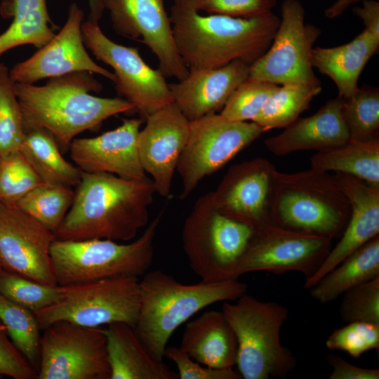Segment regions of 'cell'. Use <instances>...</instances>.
<instances>
[{
  "label": "cell",
  "mask_w": 379,
  "mask_h": 379,
  "mask_svg": "<svg viewBox=\"0 0 379 379\" xmlns=\"http://www.w3.org/2000/svg\"><path fill=\"white\" fill-rule=\"evenodd\" d=\"M76 187L56 239L129 241L147 225L157 193L151 178L131 180L108 173L82 171Z\"/></svg>",
  "instance_id": "6da1fadb"
},
{
  "label": "cell",
  "mask_w": 379,
  "mask_h": 379,
  "mask_svg": "<svg viewBox=\"0 0 379 379\" xmlns=\"http://www.w3.org/2000/svg\"><path fill=\"white\" fill-rule=\"evenodd\" d=\"M102 88V84L88 72L50 78L39 86L14 84L25 131L44 129L62 149L69 147L77 135L98 127L107 119L134 111L133 106L121 97L91 94Z\"/></svg>",
  "instance_id": "7a4b0ae2"
},
{
  "label": "cell",
  "mask_w": 379,
  "mask_h": 379,
  "mask_svg": "<svg viewBox=\"0 0 379 379\" xmlns=\"http://www.w3.org/2000/svg\"><path fill=\"white\" fill-rule=\"evenodd\" d=\"M178 51L191 69H215L239 60L250 65L270 46L279 23L272 13L243 18L171 6L169 15Z\"/></svg>",
  "instance_id": "3957f363"
},
{
  "label": "cell",
  "mask_w": 379,
  "mask_h": 379,
  "mask_svg": "<svg viewBox=\"0 0 379 379\" xmlns=\"http://www.w3.org/2000/svg\"><path fill=\"white\" fill-rule=\"evenodd\" d=\"M139 286L135 330L149 354L160 361L169 338L182 324L208 305L236 300L247 290L237 279L183 284L159 270L146 272Z\"/></svg>",
  "instance_id": "277c9868"
},
{
  "label": "cell",
  "mask_w": 379,
  "mask_h": 379,
  "mask_svg": "<svg viewBox=\"0 0 379 379\" xmlns=\"http://www.w3.org/2000/svg\"><path fill=\"white\" fill-rule=\"evenodd\" d=\"M350 201L333 175L312 168L277 172L271 205L273 224L331 240L350 218Z\"/></svg>",
  "instance_id": "5b68a950"
},
{
  "label": "cell",
  "mask_w": 379,
  "mask_h": 379,
  "mask_svg": "<svg viewBox=\"0 0 379 379\" xmlns=\"http://www.w3.org/2000/svg\"><path fill=\"white\" fill-rule=\"evenodd\" d=\"M222 312L237 338L236 365L241 378H285L295 369L297 359L280 340L288 317L285 306L244 293L235 303L225 301Z\"/></svg>",
  "instance_id": "8992f818"
},
{
  "label": "cell",
  "mask_w": 379,
  "mask_h": 379,
  "mask_svg": "<svg viewBox=\"0 0 379 379\" xmlns=\"http://www.w3.org/2000/svg\"><path fill=\"white\" fill-rule=\"evenodd\" d=\"M165 208L139 238L128 244L102 239H55L51 246V257L58 285L78 284L121 276H143L152 262L154 239Z\"/></svg>",
  "instance_id": "52a82bcc"
},
{
  "label": "cell",
  "mask_w": 379,
  "mask_h": 379,
  "mask_svg": "<svg viewBox=\"0 0 379 379\" xmlns=\"http://www.w3.org/2000/svg\"><path fill=\"white\" fill-rule=\"evenodd\" d=\"M255 229L221 213L211 191L200 197L185 220L182 243L202 281L237 279L236 271Z\"/></svg>",
  "instance_id": "ba28073f"
},
{
  "label": "cell",
  "mask_w": 379,
  "mask_h": 379,
  "mask_svg": "<svg viewBox=\"0 0 379 379\" xmlns=\"http://www.w3.org/2000/svg\"><path fill=\"white\" fill-rule=\"evenodd\" d=\"M62 286L58 302L34 312L41 328L60 321L93 328L123 322L135 328L140 308L138 278L121 276Z\"/></svg>",
  "instance_id": "9c48e42d"
},
{
  "label": "cell",
  "mask_w": 379,
  "mask_h": 379,
  "mask_svg": "<svg viewBox=\"0 0 379 379\" xmlns=\"http://www.w3.org/2000/svg\"><path fill=\"white\" fill-rule=\"evenodd\" d=\"M266 131L253 121H237L213 113L190 121L187 141L176 171L185 199L206 176L233 159Z\"/></svg>",
  "instance_id": "30bf717a"
},
{
  "label": "cell",
  "mask_w": 379,
  "mask_h": 379,
  "mask_svg": "<svg viewBox=\"0 0 379 379\" xmlns=\"http://www.w3.org/2000/svg\"><path fill=\"white\" fill-rule=\"evenodd\" d=\"M299 0H284L281 18L268 49L250 66L248 78L281 85H321L312 52L321 30L305 23Z\"/></svg>",
  "instance_id": "8fae6325"
},
{
  "label": "cell",
  "mask_w": 379,
  "mask_h": 379,
  "mask_svg": "<svg viewBox=\"0 0 379 379\" xmlns=\"http://www.w3.org/2000/svg\"><path fill=\"white\" fill-rule=\"evenodd\" d=\"M81 33L86 48L113 69L119 97L128 101L142 119L173 102L166 77L143 60L138 48L112 41L98 23L88 20L83 22Z\"/></svg>",
  "instance_id": "7c38bea8"
},
{
  "label": "cell",
  "mask_w": 379,
  "mask_h": 379,
  "mask_svg": "<svg viewBox=\"0 0 379 379\" xmlns=\"http://www.w3.org/2000/svg\"><path fill=\"white\" fill-rule=\"evenodd\" d=\"M104 329L60 321L41 338L38 379H110Z\"/></svg>",
  "instance_id": "4fadbf2b"
},
{
  "label": "cell",
  "mask_w": 379,
  "mask_h": 379,
  "mask_svg": "<svg viewBox=\"0 0 379 379\" xmlns=\"http://www.w3.org/2000/svg\"><path fill=\"white\" fill-rule=\"evenodd\" d=\"M332 240L290 230L274 224L256 229L239 264L235 277L265 271L297 272L311 277L332 248Z\"/></svg>",
  "instance_id": "5bb4252c"
},
{
  "label": "cell",
  "mask_w": 379,
  "mask_h": 379,
  "mask_svg": "<svg viewBox=\"0 0 379 379\" xmlns=\"http://www.w3.org/2000/svg\"><path fill=\"white\" fill-rule=\"evenodd\" d=\"M55 236L15 204L0 201V265L37 282L57 286L51 257Z\"/></svg>",
  "instance_id": "9a60e30c"
},
{
  "label": "cell",
  "mask_w": 379,
  "mask_h": 379,
  "mask_svg": "<svg viewBox=\"0 0 379 379\" xmlns=\"http://www.w3.org/2000/svg\"><path fill=\"white\" fill-rule=\"evenodd\" d=\"M114 31L145 44L166 78L184 79L189 68L180 57L164 0H104Z\"/></svg>",
  "instance_id": "2e32d148"
},
{
  "label": "cell",
  "mask_w": 379,
  "mask_h": 379,
  "mask_svg": "<svg viewBox=\"0 0 379 379\" xmlns=\"http://www.w3.org/2000/svg\"><path fill=\"white\" fill-rule=\"evenodd\" d=\"M277 172L274 164L262 157L232 165L211 191L215 206L255 230L273 224L271 205Z\"/></svg>",
  "instance_id": "e0dca14e"
},
{
  "label": "cell",
  "mask_w": 379,
  "mask_h": 379,
  "mask_svg": "<svg viewBox=\"0 0 379 379\" xmlns=\"http://www.w3.org/2000/svg\"><path fill=\"white\" fill-rule=\"evenodd\" d=\"M84 19L83 10L77 3H72L67 21L59 32L30 58L9 70L12 80L16 83L34 84L46 78L88 72L114 82V73L95 63L86 51L81 33Z\"/></svg>",
  "instance_id": "ac0fdd59"
},
{
  "label": "cell",
  "mask_w": 379,
  "mask_h": 379,
  "mask_svg": "<svg viewBox=\"0 0 379 379\" xmlns=\"http://www.w3.org/2000/svg\"><path fill=\"white\" fill-rule=\"evenodd\" d=\"M145 121L137 138L140 161L145 173L150 175L157 193L167 197L187 141L190 121L174 102Z\"/></svg>",
  "instance_id": "d6986e66"
},
{
  "label": "cell",
  "mask_w": 379,
  "mask_h": 379,
  "mask_svg": "<svg viewBox=\"0 0 379 379\" xmlns=\"http://www.w3.org/2000/svg\"><path fill=\"white\" fill-rule=\"evenodd\" d=\"M141 117L124 119L117 128L93 138H74L70 157L83 172L108 173L131 180L147 177L137 146Z\"/></svg>",
  "instance_id": "ffe728a7"
},
{
  "label": "cell",
  "mask_w": 379,
  "mask_h": 379,
  "mask_svg": "<svg viewBox=\"0 0 379 379\" xmlns=\"http://www.w3.org/2000/svg\"><path fill=\"white\" fill-rule=\"evenodd\" d=\"M334 178L347 197L351 213L335 246H332L317 272L304 284L310 288L349 255L379 234V187L354 176L335 173Z\"/></svg>",
  "instance_id": "44dd1931"
},
{
  "label": "cell",
  "mask_w": 379,
  "mask_h": 379,
  "mask_svg": "<svg viewBox=\"0 0 379 379\" xmlns=\"http://www.w3.org/2000/svg\"><path fill=\"white\" fill-rule=\"evenodd\" d=\"M250 65L239 60L215 69H191L168 84L173 102L194 121L222 109L234 90L248 78Z\"/></svg>",
  "instance_id": "7402d4cb"
},
{
  "label": "cell",
  "mask_w": 379,
  "mask_h": 379,
  "mask_svg": "<svg viewBox=\"0 0 379 379\" xmlns=\"http://www.w3.org/2000/svg\"><path fill=\"white\" fill-rule=\"evenodd\" d=\"M343 98L330 99L312 115L298 117L279 134L267 138L265 145L276 156L297 151H324L346 144L350 135L343 113Z\"/></svg>",
  "instance_id": "603a6c76"
},
{
  "label": "cell",
  "mask_w": 379,
  "mask_h": 379,
  "mask_svg": "<svg viewBox=\"0 0 379 379\" xmlns=\"http://www.w3.org/2000/svg\"><path fill=\"white\" fill-rule=\"evenodd\" d=\"M194 361L214 368L236 365L237 341L222 312H204L185 326L179 347Z\"/></svg>",
  "instance_id": "cb8c5ba5"
},
{
  "label": "cell",
  "mask_w": 379,
  "mask_h": 379,
  "mask_svg": "<svg viewBox=\"0 0 379 379\" xmlns=\"http://www.w3.org/2000/svg\"><path fill=\"white\" fill-rule=\"evenodd\" d=\"M110 379H178L163 361L155 360L138 336L135 328L123 322L104 329Z\"/></svg>",
  "instance_id": "d4e9b609"
},
{
  "label": "cell",
  "mask_w": 379,
  "mask_h": 379,
  "mask_svg": "<svg viewBox=\"0 0 379 379\" xmlns=\"http://www.w3.org/2000/svg\"><path fill=\"white\" fill-rule=\"evenodd\" d=\"M379 47V37L364 29L351 41L335 47H316L312 64L335 84L338 95L346 98L357 89L359 76Z\"/></svg>",
  "instance_id": "484cf974"
},
{
  "label": "cell",
  "mask_w": 379,
  "mask_h": 379,
  "mask_svg": "<svg viewBox=\"0 0 379 379\" xmlns=\"http://www.w3.org/2000/svg\"><path fill=\"white\" fill-rule=\"evenodd\" d=\"M379 277V236L343 260L310 288L311 296L322 304L349 289Z\"/></svg>",
  "instance_id": "4316f807"
},
{
  "label": "cell",
  "mask_w": 379,
  "mask_h": 379,
  "mask_svg": "<svg viewBox=\"0 0 379 379\" xmlns=\"http://www.w3.org/2000/svg\"><path fill=\"white\" fill-rule=\"evenodd\" d=\"M25 132L20 152L41 180L51 185L77 187L82 171L62 157L53 137L41 128Z\"/></svg>",
  "instance_id": "83f0119b"
},
{
  "label": "cell",
  "mask_w": 379,
  "mask_h": 379,
  "mask_svg": "<svg viewBox=\"0 0 379 379\" xmlns=\"http://www.w3.org/2000/svg\"><path fill=\"white\" fill-rule=\"evenodd\" d=\"M311 168L354 176L379 187V140L351 142L317 152L311 158Z\"/></svg>",
  "instance_id": "f1b7e54d"
},
{
  "label": "cell",
  "mask_w": 379,
  "mask_h": 379,
  "mask_svg": "<svg viewBox=\"0 0 379 379\" xmlns=\"http://www.w3.org/2000/svg\"><path fill=\"white\" fill-rule=\"evenodd\" d=\"M321 90V85L278 86L253 121L266 131L284 128L310 107Z\"/></svg>",
  "instance_id": "f546056e"
},
{
  "label": "cell",
  "mask_w": 379,
  "mask_h": 379,
  "mask_svg": "<svg viewBox=\"0 0 379 379\" xmlns=\"http://www.w3.org/2000/svg\"><path fill=\"white\" fill-rule=\"evenodd\" d=\"M342 113L351 142L379 140V88L363 85L343 98Z\"/></svg>",
  "instance_id": "4dcf8cb0"
},
{
  "label": "cell",
  "mask_w": 379,
  "mask_h": 379,
  "mask_svg": "<svg viewBox=\"0 0 379 379\" xmlns=\"http://www.w3.org/2000/svg\"><path fill=\"white\" fill-rule=\"evenodd\" d=\"M74 195L71 187L43 183L15 205L55 234L72 206Z\"/></svg>",
  "instance_id": "1f68e13d"
},
{
  "label": "cell",
  "mask_w": 379,
  "mask_h": 379,
  "mask_svg": "<svg viewBox=\"0 0 379 379\" xmlns=\"http://www.w3.org/2000/svg\"><path fill=\"white\" fill-rule=\"evenodd\" d=\"M0 320L10 339L33 366L39 363V325L34 312L0 294Z\"/></svg>",
  "instance_id": "d6a6232c"
},
{
  "label": "cell",
  "mask_w": 379,
  "mask_h": 379,
  "mask_svg": "<svg viewBox=\"0 0 379 379\" xmlns=\"http://www.w3.org/2000/svg\"><path fill=\"white\" fill-rule=\"evenodd\" d=\"M13 21L8 29L0 34V56L6 51L19 46L31 44L40 48L55 34L47 6L11 15Z\"/></svg>",
  "instance_id": "836d02e7"
},
{
  "label": "cell",
  "mask_w": 379,
  "mask_h": 379,
  "mask_svg": "<svg viewBox=\"0 0 379 379\" xmlns=\"http://www.w3.org/2000/svg\"><path fill=\"white\" fill-rule=\"evenodd\" d=\"M14 84L0 62V157L20 151L26 135Z\"/></svg>",
  "instance_id": "e575fe53"
},
{
  "label": "cell",
  "mask_w": 379,
  "mask_h": 379,
  "mask_svg": "<svg viewBox=\"0 0 379 379\" xmlns=\"http://www.w3.org/2000/svg\"><path fill=\"white\" fill-rule=\"evenodd\" d=\"M64 286H49L2 270L0 294L33 312L49 307L62 297Z\"/></svg>",
  "instance_id": "d590c367"
},
{
  "label": "cell",
  "mask_w": 379,
  "mask_h": 379,
  "mask_svg": "<svg viewBox=\"0 0 379 379\" xmlns=\"http://www.w3.org/2000/svg\"><path fill=\"white\" fill-rule=\"evenodd\" d=\"M44 183L20 151L0 157V201L15 204Z\"/></svg>",
  "instance_id": "8d00e7d4"
},
{
  "label": "cell",
  "mask_w": 379,
  "mask_h": 379,
  "mask_svg": "<svg viewBox=\"0 0 379 379\" xmlns=\"http://www.w3.org/2000/svg\"><path fill=\"white\" fill-rule=\"evenodd\" d=\"M278 85L248 78L232 93L220 114L237 121H253Z\"/></svg>",
  "instance_id": "74e56055"
},
{
  "label": "cell",
  "mask_w": 379,
  "mask_h": 379,
  "mask_svg": "<svg viewBox=\"0 0 379 379\" xmlns=\"http://www.w3.org/2000/svg\"><path fill=\"white\" fill-rule=\"evenodd\" d=\"M334 330L326 340L331 350L344 351L354 359L365 352L379 348V324L352 321Z\"/></svg>",
  "instance_id": "f35d334b"
},
{
  "label": "cell",
  "mask_w": 379,
  "mask_h": 379,
  "mask_svg": "<svg viewBox=\"0 0 379 379\" xmlns=\"http://www.w3.org/2000/svg\"><path fill=\"white\" fill-rule=\"evenodd\" d=\"M342 295L340 313L344 323L379 324V277L349 289Z\"/></svg>",
  "instance_id": "ab89813d"
},
{
  "label": "cell",
  "mask_w": 379,
  "mask_h": 379,
  "mask_svg": "<svg viewBox=\"0 0 379 379\" xmlns=\"http://www.w3.org/2000/svg\"><path fill=\"white\" fill-rule=\"evenodd\" d=\"M164 356L173 361L179 379H239V372L230 368H214L203 365L190 357L180 347H166Z\"/></svg>",
  "instance_id": "60d3db41"
},
{
  "label": "cell",
  "mask_w": 379,
  "mask_h": 379,
  "mask_svg": "<svg viewBox=\"0 0 379 379\" xmlns=\"http://www.w3.org/2000/svg\"><path fill=\"white\" fill-rule=\"evenodd\" d=\"M277 0H208L200 11L237 18H253L272 12Z\"/></svg>",
  "instance_id": "b9f144b4"
},
{
  "label": "cell",
  "mask_w": 379,
  "mask_h": 379,
  "mask_svg": "<svg viewBox=\"0 0 379 379\" xmlns=\"http://www.w3.org/2000/svg\"><path fill=\"white\" fill-rule=\"evenodd\" d=\"M0 375L14 379L36 378L33 366L8 338L4 329L0 328Z\"/></svg>",
  "instance_id": "7bdbcfd3"
},
{
  "label": "cell",
  "mask_w": 379,
  "mask_h": 379,
  "mask_svg": "<svg viewBox=\"0 0 379 379\" xmlns=\"http://www.w3.org/2000/svg\"><path fill=\"white\" fill-rule=\"evenodd\" d=\"M326 359L333 368L329 379L379 378V369L378 368H366L357 366L335 354H328Z\"/></svg>",
  "instance_id": "ee69618b"
},
{
  "label": "cell",
  "mask_w": 379,
  "mask_h": 379,
  "mask_svg": "<svg viewBox=\"0 0 379 379\" xmlns=\"http://www.w3.org/2000/svg\"><path fill=\"white\" fill-rule=\"evenodd\" d=\"M353 13L361 20L365 29L379 37V2L375 0H363L361 6L352 9Z\"/></svg>",
  "instance_id": "f6af8a7d"
},
{
  "label": "cell",
  "mask_w": 379,
  "mask_h": 379,
  "mask_svg": "<svg viewBox=\"0 0 379 379\" xmlns=\"http://www.w3.org/2000/svg\"><path fill=\"white\" fill-rule=\"evenodd\" d=\"M361 0H336L331 6L325 10V15L333 19L341 15L350 6Z\"/></svg>",
  "instance_id": "bcb514c9"
},
{
  "label": "cell",
  "mask_w": 379,
  "mask_h": 379,
  "mask_svg": "<svg viewBox=\"0 0 379 379\" xmlns=\"http://www.w3.org/2000/svg\"><path fill=\"white\" fill-rule=\"evenodd\" d=\"M89 7L88 20L98 23L104 13V0H87Z\"/></svg>",
  "instance_id": "7dc6e473"
},
{
  "label": "cell",
  "mask_w": 379,
  "mask_h": 379,
  "mask_svg": "<svg viewBox=\"0 0 379 379\" xmlns=\"http://www.w3.org/2000/svg\"><path fill=\"white\" fill-rule=\"evenodd\" d=\"M208 0H172L173 6L178 8L200 12L202 6Z\"/></svg>",
  "instance_id": "c3c4849f"
},
{
  "label": "cell",
  "mask_w": 379,
  "mask_h": 379,
  "mask_svg": "<svg viewBox=\"0 0 379 379\" xmlns=\"http://www.w3.org/2000/svg\"><path fill=\"white\" fill-rule=\"evenodd\" d=\"M3 269H4V268H3V267L1 266V265H0V274H1V271H2Z\"/></svg>",
  "instance_id": "681fc988"
}]
</instances>
